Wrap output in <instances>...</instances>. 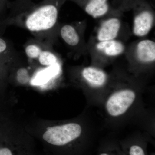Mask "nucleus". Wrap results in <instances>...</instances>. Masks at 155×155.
<instances>
[{"label": "nucleus", "instance_id": "obj_16", "mask_svg": "<svg viewBox=\"0 0 155 155\" xmlns=\"http://www.w3.org/2000/svg\"><path fill=\"white\" fill-rule=\"evenodd\" d=\"M97 155H124L122 153L119 152V151L116 150V151H113L112 150H104L102 151L99 153Z\"/></svg>", "mask_w": 155, "mask_h": 155}, {"label": "nucleus", "instance_id": "obj_15", "mask_svg": "<svg viewBox=\"0 0 155 155\" xmlns=\"http://www.w3.org/2000/svg\"><path fill=\"white\" fill-rule=\"evenodd\" d=\"M17 79L22 84L27 83L29 80L28 71L24 68L19 69L17 72Z\"/></svg>", "mask_w": 155, "mask_h": 155}, {"label": "nucleus", "instance_id": "obj_4", "mask_svg": "<svg viewBox=\"0 0 155 155\" xmlns=\"http://www.w3.org/2000/svg\"><path fill=\"white\" fill-rule=\"evenodd\" d=\"M153 15L148 10H143L136 15L133 22V31L138 37L145 36L153 25Z\"/></svg>", "mask_w": 155, "mask_h": 155}, {"label": "nucleus", "instance_id": "obj_12", "mask_svg": "<svg viewBox=\"0 0 155 155\" xmlns=\"http://www.w3.org/2000/svg\"><path fill=\"white\" fill-rule=\"evenodd\" d=\"M38 59L41 65L48 67L54 65L57 61L56 56L51 52L47 51H42Z\"/></svg>", "mask_w": 155, "mask_h": 155}, {"label": "nucleus", "instance_id": "obj_17", "mask_svg": "<svg viewBox=\"0 0 155 155\" xmlns=\"http://www.w3.org/2000/svg\"><path fill=\"white\" fill-rule=\"evenodd\" d=\"M7 48V44L3 39L0 38V55L5 52Z\"/></svg>", "mask_w": 155, "mask_h": 155}, {"label": "nucleus", "instance_id": "obj_5", "mask_svg": "<svg viewBox=\"0 0 155 155\" xmlns=\"http://www.w3.org/2000/svg\"><path fill=\"white\" fill-rule=\"evenodd\" d=\"M121 27V22L116 17L109 18L100 26L97 35L99 41L113 40L118 36Z\"/></svg>", "mask_w": 155, "mask_h": 155}, {"label": "nucleus", "instance_id": "obj_2", "mask_svg": "<svg viewBox=\"0 0 155 155\" xmlns=\"http://www.w3.org/2000/svg\"><path fill=\"white\" fill-rule=\"evenodd\" d=\"M82 128L79 124L70 123L49 127L42 136L46 143L57 148L70 146L80 137Z\"/></svg>", "mask_w": 155, "mask_h": 155}, {"label": "nucleus", "instance_id": "obj_6", "mask_svg": "<svg viewBox=\"0 0 155 155\" xmlns=\"http://www.w3.org/2000/svg\"><path fill=\"white\" fill-rule=\"evenodd\" d=\"M136 53L137 60L142 63L149 64L154 62L155 42L149 39L139 42L137 46Z\"/></svg>", "mask_w": 155, "mask_h": 155}, {"label": "nucleus", "instance_id": "obj_11", "mask_svg": "<svg viewBox=\"0 0 155 155\" xmlns=\"http://www.w3.org/2000/svg\"><path fill=\"white\" fill-rule=\"evenodd\" d=\"M53 66H50L47 69L38 73L31 81V83L34 85H39L47 82L56 74V68Z\"/></svg>", "mask_w": 155, "mask_h": 155}, {"label": "nucleus", "instance_id": "obj_3", "mask_svg": "<svg viewBox=\"0 0 155 155\" xmlns=\"http://www.w3.org/2000/svg\"><path fill=\"white\" fill-rule=\"evenodd\" d=\"M135 92L124 89L115 92L109 97L106 103V110L109 115L117 117L125 114L135 101Z\"/></svg>", "mask_w": 155, "mask_h": 155}, {"label": "nucleus", "instance_id": "obj_9", "mask_svg": "<svg viewBox=\"0 0 155 155\" xmlns=\"http://www.w3.org/2000/svg\"><path fill=\"white\" fill-rule=\"evenodd\" d=\"M108 0H87L84 6V11L94 18L101 17L109 11Z\"/></svg>", "mask_w": 155, "mask_h": 155}, {"label": "nucleus", "instance_id": "obj_14", "mask_svg": "<svg viewBox=\"0 0 155 155\" xmlns=\"http://www.w3.org/2000/svg\"><path fill=\"white\" fill-rule=\"evenodd\" d=\"M42 51L38 46L35 45H30L25 49V52L28 58L31 59H37Z\"/></svg>", "mask_w": 155, "mask_h": 155}, {"label": "nucleus", "instance_id": "obj_13", "mask_svg": "<svg viewBox=\"0 0 155 155\" xmlns=\"http://www.w3.org/2000/svg\"><path fill=\"white\" fill-rule=\"evenodd\" d=\"M127 149V153L124 155H147L144 147L139 143H131Z\"/></svg>", "mask_w": 155, "mask_h": 155}, {"label": "nucleus", "instance_id": "obj_10", "mask_svg": "<svg viewBox=\"0 0 155 155\" xmlns=\"http://www.w3.org/2000/svg\"><path fill=\"white\" fill-rule=\"evenodd\" d=\"M61 35L65 42L69 45L74 46L79 43V35L76 29L72 25L63 26L61 30Z\"/></svg>", "mask_w": 155, "mask_h": 155}, {"label": "nucleus", "instance_id": "obj_7", "mask_svg": "<svg viewBox=\"0 0 155 155\" xmlns=\"http://www.w3.org/2000/svg\"><path fill=\"white\" fill-rule=\"evenodd\" d=\"M82 77L91 85L99 87L105 84L107 76L104 71L92 67H85L82 70Z\"/></svg>", "mask_w": 155, "mask_h": 155}, {"label": "nucleus", "instance_id": "obj_8", "mask_svg": "<svg viewBox=\"0 0 155 155\" xmlns=\"http://www.w3.org/2000/svg\"><path fill=\"white\" fill-rule=\"evenodd\" d=\"M97 50L109 57H115L122 54L125 46L122 42L116 40L99 41L96 45Z\"/></svg>", "mask_w": 155, "mask_h": 155}, {"label": "nucleus", "instance_id": "obj_1", "mask_svg": "<svg viewBox=\"0 0 155 155\" xmlns=\"http://www.w3.org/2000/svg\"><path fill=\"white\" fill-rule=\"evenodd\" d=\"M59 0H45L31 10L26 16V28L31 31L48 30L57 22L59 13Z\"/></svg>", "mask_w": 155, "mask_h": 155}]
</instances>
